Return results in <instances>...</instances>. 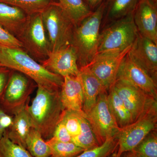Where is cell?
Listing matches in <instances>:
<instances>
[{"instance_id": "6da1fadb", "label": "cell", "mask_w": 157, "mask_h": 157, "mask_svg": "<svg viewBox=\"0 0 157 157\" xmlns=\"http://www.w3.org/2000/svg\"><path fill=\"white\" fill-rule=\"evenodd\" d=\"M26 107L34 128L45 140L51 138L64 109L60 90H50L38 86L36 97L31 105L28 103Z\"/></svg>"}, {"instance_id": "7a4b0ae2", "label": "cell", "mask_w": 157, "mask_h": 157, "mask_svg": "<svg viewBox=\"0 0 157 157\" xmlns=\"http://www.w3.org/2000/svg\"><path fill=\"white\" fill-rule=\"evenodd\" d=\"M0 65L32 78L38 86L50 90L60 89L63 77L49 72L21 48L0 45Z\"/></svg>"}, {"instance_id": "3957f363", "label": "cell", "mask_w": 157, "mask_h": 157, "mask_svg": "<svg viewBox=\"0 0 157 157\" xmlns=\"http://www.w3.org/2000/svg\"><path fill=\"white\" fill-rule=\"evenodd\" d=\"M104 1L89 15L75 25L72 45L78 58V67L88 66L98 53Z\"/></svg>"}, {"instance_id": "277c9868", "label": "cell", "mask_w": 157, "mask_h": 157, "mask_svg": "<svg viewBox=\"0 0 157 157\" xmlns=\"http://www.w3.org/2000/svg\"><path fill=\"white\" fill-rule=\"evenodd\" d=\"M41 14L51 51L72 45L75 25L57 2L47 6Z\"/></svg>"}, {"instance_id": "5b68a950", "label": "cell", "mask_w": 157, "mask_h": 157, "mask_svg": "<svg viewBox=\"0 0 157 157\" xmlns=\"http://www.w3.org/2000/svg\"><path fill=\"white\" fill-rule=\"evenodd\" d=\"M16 38L21 42L23 49L40 63L51 52L41 13L29 15Z\"/></svg>"}, {"instance_id": "8992f818", "label": "cell", "mask_w": 157, "mask_h": 157, "mask_svg": "<svg viewBox=\"0 0 157 157\" xmlns=\"http://www.w3.org/2000/svg\"><path fill=\"white\" fill-rule=\"evenodd\" d=\"M133 14L117 20L101 29L98 52L122 50L132 46L138 35Z\"/></svg>"}, {"instance_id": "52a82bcc", "label": "cell", "mask_w": 157, "mask_h": 157, "mask_svg": "<svg viewBox=\"0 0 157 157\" xmlns=\"http://www.w3.org/2000/svg\"><path fill=\"white\" fill-rule=\"evenodd\" d=\"M157 101L148 107L135 121L121 129L117 135V152L122 155L125 152L133 150L152 132L156 130Z\"/></svg>"}, {"instance_id": "ba28073f", "label": "cell", "mask_w": 157, "mask_h": 157, "mask_svg": "<svg viewBox=\"0 0 157 157\" xmlns=\"http://www.w3.org/2000/svg\"><path fill=\"white\" fill-rule=\"evenodd\" d=\"M36 87V82L29 76L16 70H11L0 106L5 112L14 116L29 103L30 95Z\"/></svg>"}, {"instance_id": "9c48e42d", "label": "cell", "mask_w": 157, "mask_h": 157, "mask_svg": "<svg viewBox=\"0 0 157 157\" xmlns=\"http://www.w3.org/2000/svg\"><path fill=\"white\" fill-rule=\"evenodd\" d=\"M86 117L101 144L107 139L117 136L120 131L109 106L107 91L101 93Z\"/></svg>"}, {"instance_id": "30bf717a", "label": "cell", "mask_w": 157, "mask_h": 157, "mask_svg": "<svg viewBox=\"0 0 157 157\" xmlns=\"http://www.w3.org/2000/svg\"><path fill=\"white\" fill-rule=\"evenodd\" d=\"M131 47L98 52L87 66L107 91L115 82L121 63Z\"/></svg>"}, {"instance_id": "8fae6325", "label": "cell", "mask_w": 157, "mask_h": 157, "mask_svg": "<svg viewBox=\"0 0 157 157\" xmlns=\"http://www.w3.org/2000/svg\"><path fill=\"white\" fill-rule=\"evenodd\" d=\"M113 86L130 112L133 122L157 101L156 98L121 80L117 79Z\"/></svg>"}, {"instance_id": "7c38bea8", "label": "cell", "mask_w": 157, "mask_h": 157, "mask_svg": "<svg viewBox=\"0 0 157 157\" xmlns=\"http://www.w3.org/2000/svg\"><path fill=\"white\" fill-rule=\"evenodd\" d=\"M128 53L121 63L117 79L138 88L157 99V82L135 63Z\"/></svg>"}, {"instance_id": "4fadbf2b", "label": "cell", "mask_w": 157, "mask_h": 157, "mask_svg": "<svg viewBox=\"0 0 157 157\" xmlns=\"http://www.w3.org/2000/svg\"><path fill=\"white\" fill-rule=\"evenodd\" d=\"M40 64L49 72L63 78L77 76L79 72L77 54L72 45L51 52L47 59Z\"/></svg>"}, {"instance_id": "5bb4252c", "label": "cell", "mask_w": 157, "mask_h": 157, "mask_svg": "<svg viewBox=\"0 0 157 157\" xmlns=\"http://www.w3.org/2000/svg\"><path fill=\"white\" fill-rule=\"evenodd\" d=\"M128 54L157 82V44L138 33Z\"/></svg>"}, {"instance_id": "9a60e30c", "label": "cell", "mask_w": 157, "mask_h": 157, "mask_svg": "<svg viewBox=\"0 0 157 157\" xmlns=\"http://www.w3.org/2000/svg\"><path fill=\"white\" fill-rule=\"evenodd\" d=\"M133 17L138 33L157 44V0H140Z\"/></svg>"}, {"instance_id": "2e32d148", "label": "cell", "mask_w": 157, "mask_h": 157, "mask_svg": "<svg viewBox=\"0 0 157 157\" xmlns=\"http://www.w3.org/2000/svg\"><path fill=\"white\" fill-rule=\"evenodd\" d=\"M63 79L60 89V97L64 109L85 113L82 109L83 90L78 75L66 76Z\"/></svg>"}, {"instance_id": "e0dca14e", "label": "cell", "mask_w": 157, "mask_h": 157, "mask_svg": "<svg viewBox=\"0 0 157 157\" xmlns=\"http://www.w3.org/2000/svg\"><path fill=\"white\" fill-rule=\"evenodd\" d=\"M78 76L84 97L82 109L86 115L94 106L101 93L106 90L88 66L79 68Z\"/></svg>"}, {"instance_id": "ac0fdd59", "label": "cell", "mask_w": 157, "mask_h": 157, "mask_svg": "<svg viewBox=\"0 0 157 157\" xmlns=\"http://www.w3.org/2000/svg\"><path fill=\"white\" fill-rule=\"evenodd\" d=\"M26 106L14 116L12 123L5 134L13 143L26 149L27 139L33 125Z\"/></svg>"}, {"instance_id": "d6986e66", "label": "cell", "mask_w": 157, "mask_h": 157, "mask_svg": "<svg viewBox=\"0 0 157 157\" xmlns=\"http://www.w3.org/2000/svg\"><path fill=\"white\" fill-rule=\"evenodd\" d=\"M19 8L0 2V26L17 37L28 18Z\"/></svg>"}, {"instance_id": "ffe728a7", "label": "cell", "mask_w": 157, "mask_h": 157, "mask_svg": "<svg viewBox=\"0 0 157 157\" xmlns=\"http://www.w3.org/2000/svg\"><path fill=\"white\" fill-rule=\"evenodd\" d=\"M140 0H105L101 29L117 20L134 13Z\"/></svg>"}, {"instance_id": "44dd1931", "label": "cell", "mask_w": 157, "mask_h": 157, "mask_svg": "<svg viewBox=\"0 0 157 157\" xmlns=\"http://www.w3.org/2000/svg\"><path fill=\"white\" fill-rule=\"evenodd\" d=\"M108 100L117 122L121 128L133 122L132 116L122 100L116 92L113 86L108 90Z\"/></svg>"}, {"instance_id": "7402d4cb", "label": "cell", "mask_w": 157, "mask_h": 157, "mask_svg": "<svg viewBox=\"0 0 157 157\" xmlns=\"http://www.w3.org/2000/svg\"><path fill=\"white\" fill-rule=\"evenodd\" d=\"M61 8L75 25L92 12L84 0H57Z\"/></svg>"}, {"instance_id": "603a6c76", "label": "cell", "mask_w": 157, "mask_h": 157, "mask_svg": "<svg viewBox=\"0 0 157 157\" xmlns=\"http://www.w3.org/2000/svg\"><path fill=\"white\" fill-rule=\"evenodd\" d=\"M80 133L72 138V142L84 151L92 149L101 145L86 114L80 116Z\"/></svg>"}, {"instance_id": "cb8c5ba5", "label": "cell", "mask_w": 157, "mask_h": 157, "mask_svg": "<svg viewBox=\"0 0 157 157\" xmlns=\"http://www.w3.org/2000/svg\"><path fill=\"white\" fill-rule=\"evenodd\" d=\"M26 149L33 157H49L50 147L42 135L34 128L31 129L26 140Z\"/></svg>"}, {"instance_id": "d4e9b609", "label": "cell", "mask_w": 157, "mask_h": 157, "mask_svg": "<svg viewBox=\"0 0 157 157\" xmlns=\"http://www.w3.org/2000/svg\"><path fill=\"white\" fill-rule=\"evenodd\" d=\"M46 141L50 147L52 157H75L84 151L72 141L60 142L52 138Z\"/></svg>"}, {"instance_id": "484cf974", "label": "cell", "mask_w": 157, "mask_h": 157, "mask_svg": "<svg viewBox=\"0 0 157 157\" xmlns=\"http://www.w3.org/2000/svg\"><path fill=\"white\" fill-rule=\"evenodd\" d=\"M57 0H0L1 2L19 8L28 15L41 13L52 3Z\"/></svg>"}, {"instance_id": "4316f807", "label": "cell", "mask_w": 157, "mask_h": 157, "mask_svg": "<svg viewBox=\"0 0 157 157\" xmlns=\"http://www.w3.org/2000/svg\"><path fill=\"white\" fill-rule=\"evenodd\" d=\"M117 136L107 139L98 147L84 151L75 157H109L117 151L118 147Z\"/></svg>"}, {"instance_id": "83f0119b", "label": "cell", "mask_w": 157, "mask_h": 157, "mask_svg": "<svg viewBox=\"0 0 157 157\" xmlns=\"http://www.w3.org/2000/svg\"><path fill=\"white\" fill-rule=\"evenodd\" d=\"M132 151L138 157H157L156 130L151 132Z\"/></svg>"}, {"instance_id": "f1b7e54d", "label": "cell", "mask_w": 157, "mask_h": 157, "mask_svg": "<svg viewBox=\"0 0 157 157\" xmlns=\"http://www.w3.org/2000/svg\"><path fill=\"white\" fill-rule=\"evenodd\" d=\"M0 157H33L26 149L13 143L6 135L0 139Z\"/></svg>"}, {"instance_id": "f546056e", "label": "cell", "mask_w": 157, "mask_h": 157, "mask_svg": "<svg viewBox=\"0 0 157 157\" xmlns=\"http://www.w3.org/2000/svg\"><path fill=\"white\" fill-rule=\"evenodd\" d=\"M83 114H86L65 109L62 112L59 121L65 125L72 138L80 133V116Z\"/></svg>"}, {"instance_id": "4dcf8cb0", "label": "cell", "mask_w": 157, "mask_h": 157, "mask_svg": "<svg viewBox=\"0 0 157 157\" xmlns=\"http://www.w3.org/2000/svg\"><path fill=\"white\" fill-rule=\"evenodd\" d=\"M0 45L9 48H21L22 45L19 40L0 26Z\"/></svg>"}, {"instance_id": "1f68e13d", "label": "cell", "mask_w": 157, "mask_h": 157, "mask_svg": "<svg viewBox=\"0 0 157 157\" xmlns=\"http://www.w3.org/2000/svg\"><path fill=\"white\" fill-rule=\"evenodd\" d=\"M52 139L63 142H68L72 141V137L68 132L65 125L59 121L55 129L54 132L51 137Z\"/></svg>"}, {"instance_id": "d6a6232c", "label": "cell", "mask_w": 157, "mask_h": 157, "mask_svg": "<svg viewBox=\"0 0 157 157\" xmlns=\"http://www.w3.org/2000/svg\"><path fill=\"white\" fill-rule=\"evenodd\" d=\"M13 117L5 112L0 106V139L11 126L13 122Z\"/></svg>"}, {"instance_id": "836d02e7", "label": "cell", "mask_w": 157, "mask_h": 157, "mask_svg": "<svg viewBox=\"0 0 157 157\" xmlns=\"http://www.w3.org/2000/svg\"><path fill=\"white\" fill-rule=\"evenodd\" d=\"M11 70L6 67L0 66V102L8 84Z\"/></svg>"}, {"instance_id": "e575fe53", "label": "cell", "mask_w": 157, "mask_h": 157, "mask_svg": "<svg viewBox=\"0 0 157 157\" xmlns=\"http://www.w3.org/2000/svg\"><path fill=\"white\" fill-rule=\"evenodd\" d=\"M105 0H84L90 9L93 11L100 6Z\"/></svg>"}, {"instance_id": "d590c367", "label": "cell", "mask_w": 157, "mask_h": 157, "mask_svg": "<svg viewBox=\"0 0 157 157\" xmlns=\"http://www.w3.org/2000/svg\"><path fill=\"white\" fill-rule=\"evenodd\" d=\"M122 157H138L133 151L125 152L122 154Z\"/></svg>"}, {"instance_id": "8d00e7d4", "label": "cell", "mask_w": 157, "mask_h": 157, "mask_svg": "<svg viewBox=\"0 0 157 157\" xmlns=\"http://www.w3.org/2000/svg\"><path fill=\"white\" fill-rule=\"evenodd\" d=\"M121 155H120L118 153L117 151H116L113 154L109 157H121Z\"/></svg>"}, {"instance_id": "74e56055", "label": "cell", "mask_w": 157, "mask_h": 157, "mask_svg": "<svg viewBox=\"0 0 157 157\" xmlns=\"http://www.w3.org/2000/svg\"><path fill=\"white\" fill-rule=\"evenodd\" d=\"M52 157V156H50V157Z\"/></svg>"}, {"instance_id": "f35d334b", "label": "cell", "mask_w": 157, "mask_h": 157, "mask_svg": "<svg viewBox=\"0 0 157 157\" xmlns=\"http://www.w3.org/2000/svg\"><path fill=\"white\" fill-rule=\"evenodd\" d=\"M0 66H1V65H0Z\"/></svg>"}]
</instances>
